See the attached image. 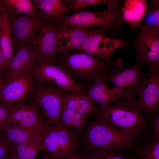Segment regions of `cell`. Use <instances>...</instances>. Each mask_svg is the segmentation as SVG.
<instances>
[{
    "label": "cell",
    "mask_w": 159,
    "mask_h": 159,
    "mask_svg": "<svg viewBox=\"0 0 159 159\" xmlns=\"http://www.w3.org/2000/svg\"><path fill=\"white\" fill-rule=\"evenodd\" d=\"M138 28L133 42L136 59L146 64L150 70H159V28L142 24Z\"/></svg>",
    "instance_id": "9"
},
{
    "label": "cell",
    "mask_w": 159,
    "mask_h": 159,
    "mask_svg": "<svg viewBox=\"0 0 159 159\" xmlns=\"http://www.w3.org/2000/svg\"><path fill=\"white\" fill-rule=\"evenodd\" d=\"M2 136L13 146L42 139V138L24 129L8 126Z\"/></svg>",
    "instance_id": "24"
},
{
    "label": "cell",
    "mask_w": 159,
    "mask_h": 159,
    "mask_svg": "<svg viewBox=\"0 0 159 159\" xmlns=\"http://www.w3.org/2000/svg\"><path fill=\"white\" fill-rule=\"evenodd\" d=\"M40 159H50V158L46 153H44Z\"/></svg>",
    "instance_id": "38"
},
{
    "label": "cell",
    "mask_w": 159,
    "mask_h": 159,
    "mask_svg": "<svg viewBox=\"0 0 159 159\" xmlns=\"http://www.w3.org/2000/svg\"><path fill=\"white\" fill-rule=\"evenodd\" d=\"M111 0H67V12L73 11L78 13L85 11L89 6L98 5H108Z\"/></svg>",
    "instance_id": "29"
},
{
    "label": "cell",
    "mask_w": 159,
    "mask_h": 159,
    "mask_svg": "<svg viewBox=\"0 0 159 159\" xmlns=\"http://www.w3.org/2000/svg\"><path fill=\"white\" fill-rule=\"evenodd\" d=\"M131 42H125L119 37L113 38L103 34L100 30L90 28L87 38L78 52L87 54L106 61L111 60L114 52L130 47Z\"/></svg>",
    "instance_id": "13"
},
{
    "label": "cell",
    "mask_w": 159,
    "mask_h": 159,
    "mask_svg": "<svg viewBox=\"0 0 159 159\" xmlns=\"http://www.w3.org/2000/svg\"><path fill=\"white\" fill-rule=\"evenodd\" d=\"M61 118L62 123L73 131L82 133L84 125L87 124V120L85 116L75 110L62 106Z\"/></svg>",
    "instance_id": "23"
},
{
    "label": "cell",
    "mask_w": 159,
    "mask_h": 159,
    "mask_svg": "<svg viewBox=\"0 0 159 159\" xmlns=\"http://www.w3.org/2000/svg\"><path fill=\"white\" fill-rule=\"evenodd\" d=\"M30 71L37 82L49 83L79 95H86V90L53 62L37 59L35 65Z\"/></svg>",
    "instance_id": "11"
},
{
    "label": "cell",
    "mask_w": 159,
    "mask_h": 159,
    "mask_svg": "<svg viewBox=\"0 0 159 159\" xmlns=\"http://www.w3.org/2000/svg\"><path fill=\"white\" fill-rule=\"evenodd\" d=\"M68 92L59 87L34 81L29 100L36 104L50 125L57 126L62 123L61 118L62 99Z\"/></svg>",
    "instance_id": "7"
},
{
    "label": "cell",
    "mask_w": 159,
    "mask_h": 159,
    "mask_svg": "<svg viewBox=\"0 0 159 159\" xmlns=\"http://www.w3.org/2000/svg\"><path fill=\"white\" fill-rule=\"evenodd\" d=\"M7 67L0 46V72L6 70Z\"/></svg>",
    "instance_id": "35"
},
{
    "label": "cell",
    "mask_w": 159,
    "mask_h": 159,
    "mask_svg": "<svg viewBox=\"0 0 159 159\" xmlns=\"http://www.w3.org/2000/svg\"><path fill=\"white\" fill-rule=\"evenodd\" d=\"M5 8V7L3 9L0 10V17H1L2 16L3 12Z\"/></svg>",
    "instance_id": "40"
},
{
    "label": "cell",
    "mask_w": 159,
    "mask_h": 159,
    "mask_svg": "<svg viewBox=\"0 0 159 159\" xmlns=\"http://www.w3.org/2000/svg\"><path fill=\"white\" fill-rule=\"evenodd\" d=\"M86 95L99 105L100 108L105 109L111 103L120 100L119 91L114 87L108 85L102 78L96 79L86 90Z\"/></svg>",
    "instance_id": "17"
},
{
    "label": "cell",
    "mask_w": 159,
    "mask_h": 159,
    "mask_svg": "<svg viewBox=\"0 0 159 159\" xmlns=\"http://www.w3.org/2000/svg\"><path fill=\"white\" fill-rule=\"evenodd\" d=\"M90 28L81 26L64 29L59 41L57 54L69 53L80 49L87 38Z\"/></svg>",
    "instance_id": "18"
},
{
    "label": "cell",
    "mask_w": 159,
    "mask_h": 159,
    "mask_svg": "<svg viewBox=\"0 0 159 159\" xmlns=\"http://www.w3.org/2000/svg\"><path fill=\"white\" fill-rule=\"evenodd\" d=\"M4 25L0 33V46L7 68L14 51L8 13L5 7L3 14Z\"/></svg>",
    "instance_id": "22"
},
{
    "label": "cell",
    "mask_w": 159,
    "mask_h": 159,
    "mask_svg": "<svg viewBox=\"0 0 159 159\" xmlns=\"http://www.w3.org/2000/svg\"><path fill=\"white\" fill-rule=\"evenodd\" d=\"M53 62L86 90L96 79L124 68L120 57L106 61L77 51L57 54Z\"/></svg>",
    "instance_id": "1"
},
{
    "label": "cell",
    "mask_w": 159,
    "mask_h": 159,
    "mask_svg": "<svg viewBox=\"0 0 159 159\" xmlns=\"http://www.w3.org/2000/svg\"><path fill=\"white\" fill-rule=\"evenodd\" d=\"M91 115L94 120L132 137L141 131L145 120L143 113L123 101H118L105 109L97 107Z\"/></svg>",
    "instance_id": "3"
},
{
    "label": "cell",
    "mask_w": 159,
    "mask_h": 159,
    "mask_svg": "<svg viewBox=\"0 0 159 159\" xmlns=\"http://www.w3.org/2000/svg\"><path fill=\"white\" fill-rule=\"evenodd\" d=\"M153 118L152 135L155 139L159 138V115H156Z\"/></svg>",
    "instance_id": "33"
},
{
    "label": "cell",
    "mask_w": 159,
    "mask_h": 159,
    "mask_svg": "<svg viewBox=\"0 0 159 159\" xmlns=\"http://www.w3.org/2000/svg\"><path fill=\"white\" fill-rule=\"evenodd\" d=\"M122 2L97 12L88 11L64 15L56 22L63 29L85 26L100 29L105 36L116 37L123 34L121 15Z\"/></svg>",
    "instance_id": "2"
},
{
    "label": "cell",
    "mask_w": 159,
    "mask_h": 159,
    "mask_svg": "<svg viewBox=\"0 0 159 159\" xmlns=\"http://www.w3.org/2000/svg\"><path fill=\"white\" fill-rule=\"evenodd\" d=\"M29 101L28 104L21 102L10 107L7 125L23 128L42 137L45 129L50 125L36 104Z\"/></svg>",
    "instance_id": "8"
},
{
    "label": "cell",
    "mask_w": 159,
    "mask_h": 159,
    "mask_svg": "<svg viewBox=\"0 0 159 159\" xmlns=\"http://www.w3.org/2000/svg\"><path fill=\"white\" fill-rule=\"evenodd\" d=\"M7 72L6 70L0 72V90L7 81Z\"/></svg>",
    "instance_id": "34"
},
{
    "label": "cell",
    "mask_w": 159,
    "mask_h": 159,
    "mask_svg": "<svg viewBox=\"0 0 159 159\" xmlns=\"http://www.w3.org/2000/svg\"><path fill=\"white\" fill-rule=\"evenodd\" d=\"M148 0H125L121 9L122 21L130 25L132 30L140 25L145 16Z\"/></svg>",
    "instance_id": "19"
},
{
    "label": "cell",
    "mask_w": 159,
    "mask_h": 159,
    "mask_svg": "<svg viewBox=\"0 0 159 159\" xmlns=\"http://www.w3.org/2000/svg\"><path fill=\"white\" fill-rule=\"evenodd\" d=\"M147 8L142 24L159 28V0H148Z\"/></svg>",
    "instance_id": "28"
},
{
    "label": "cell",
    "mask_w": 159,
    "mask_h": 159,
    "mask_svg": "<svg viewBox=\"0 0 159 159\" xmlns=\"http://www.w3.org/2000/svg\"><path fill=\"white\" fill-rule=\"evenodd\" d=\"M67 4L65 0H42L38 11L43 13L51 21L57 22L67 12Z\"/></svg>",
    "instance_id": "21"
},
{
    "label": "cell",
    "mask_w": 159,
    "mask_h": 159,
    "mask_svg": "<svg viewBox=\"0 0 159 159\" xmlns=\"http://www.w3.org/2000/svg\"><path fill=\"white\" fill-rule=\"evenodd\" d=\"M4 23V19L3 16H2V17H0V33L3 27Z\"/></svg>",
    "instance_id": "37"
},
{
    "label": "cell",
    "mask_w": 159,
    "mask_h": 159,
    "mask_svg": "<svg viewBox=\"0 0 159 159\" xmlns=\"http://www.w3.org/2000/svg\"><path fill=\"white\" fill-rule=\"evenodd\" d=\"M5 8V6L0 0V10L4 9Z\"/></svg>",
    "instance_id": "39"
},
{
    "label": "cell",
    "mask_w": 159,
    "mask_h": 159,
    "mask_svg": "<svg viewBox=\"0 0 159 159\" xmlns=\"http://www.w3.org/2000/svg\"><path fill=\"white\" fill-rule=\"evenodd\" d=\"M64 30L56 22L50 21L41 32L31 38L26 44L35 54L37 59L53 62L57 54L59 40Z\"/></svg>",
    "instance_id": "10"
},
{
    "label": "cell",
    "mask_w": 159,
    "mask_h": 159,
    "mask_svg": "<svg viewBox=\"0 0 159 159\" xmlns=\"http://www.w3.org/2000/svg\"><path fill=\"white\" fill-rule=\"evenodd\" d=\"M36 59L35 54L26 44L18 45L6 70L7 78L30 71L35 65Z\"/></svg>",
    "instance_id": "16"
},
{
    "label": "cell",
    "mask_w": 159,
    "mask_h": 159,
    "mask_svg": "<svg viewBox=\"0 0 159 159\" xmlns=\"http://www.w3.org/2000/svg\"><path fill=\"white\" fill-rule=\"evenodd\" d=\"M138 159H159V138L155 139L138 152Z\"/></svg>",
    "instance_id": "30"
},
{
    "label": "cell",
    "mask_w": 159,
    "mask_h": 159,
    "mask_svg": "<svg viewBox=\"0 0 159 159\" xmlns=\"http://www.w3.org/2000/svg\"><path fill=\"white\" fill-rule=\"evenodd\" d=\"M147 80L138 100L130 104L137 111L154 117L159 111V70H148Z\"/></svg>",
    "instance_id": "15"
},
{
    "label": "cell",
    "mask_w": 159,
    "mask_h": 159,
    "mask_svg": "<svg viewBox=\"0 0 159 159\" xmlns=\"http://www.w3.org/2000/svg\"><path fill=\"white\" fill-rule=\"evenodd\" d=\"M9 159H18L14 155L13 156Z\"/></svg>",
    "instance_id": "41"
},
{
    "label": "cell",
    "mask_w": 159,
    "mask_h": 159,
    "mask_svg": "<svg viewBox=\"0 0 159 159\" xmlns=\"http://www.w3.org/2000/svg\"><path fill=\"white\" fill-rule=\"evenodd\" d=\"M12 40L17 46L26 44L32 37L41 32L50 21L38 11L30 15L8 14Z\"/></svg>",
    "instance_id": "12"
},
{
    "label": "cell",
    "mask_w": 159,
    "mask_h": 159,
    "mask_svg": "<svg viewBox=\"0 0 159 159\" xmlns=\"http://www.w3.org/2000/svg\"><path fill=\"white\" fill-rule=\"evenodd\" d=\"M62 105L85 116L91 115L97 107L95 102L87 95H80L73 92H68L64 94Z\"/></svg>",
    "instance_id": "20"
},
{
    "label": "cell",
    "mask_w": 159,
    "mask_h": 159,
    "mask_svg": "<svg viewBox=\"0 0 159 159\" xmlns=\"http://www.w3.org/2000/svg\"><path fill=\"white\" fill-rule=\"evenodd\" d=\"M34 80L30 71L7 78L0 90V103L12 106L28 100Z\"/></svg>",
    "instance_id": "14"
},
{
    "label": "cell",
    "mask_w": 159,
    "mask_h": 159,
    "mask_svg": "<svg viewBox=\"0 0 159 159\" xmlns=\"http://www.w3.org/2000/svg\"><path fill=\"white\" fill-rule=\"evenodd\" d=\"M1 1L10 15H30L36 12L31 0Z\"/></svg>",
    "instance_id": "25"
},
{
    "label": "cell",
    "mask_w": 159,
    "mask_h": 159,
    "mask_svg": "<svg viewBox=\"0 0 159 159\" xmlns=\"http://www.w3.org/2000/svg\"><path fill=\"white\" fill-rule=\"evenodd\" d=\"M42 139L13 146L15 155L18 159H36L40 151Z\"/></svg>",
    "instance_id": "26"
},
{
    "label": "cell",
    "mask_w": 159,
    "mask_h": 159,
    "mask_svg": "<svg viewBox=\"0 0 159 159\" xmlns=\"http://www.w3.org/2000/svg\"><path fill=\"white\" fill-rule=\"evenodd\" d=\"M82 154L80 153L74 156L62 159H82Z\"/></svg>",
    "instance_id": "36"
},
{
    "label": "cell",
    "mask_w": 159,
    "mask_h": 159,
    "mask_svg": "<svg viewBox=\"0 0 159 159\" xmlns=\"http://www.w3.org/2000/svg\"><path fill=\"white\" fill-rule=\"evenodd\" d=\"M80 153L82 159H138L135 156L118 155L112 151L102 149L84 150Z\"/></svg>",
    "instance_id": "27"
},
{
    "label": "cell",
    "mask_w": 159,
    "mask_h": 159,
    "mask_svg": "<svg viewBox=\"0 0 159 159\" xmlns=\"http://www.w3.org/2000/svg\"><path fill=\"white\" fill-rule=\"evenodd\" d=\"M80 140L78 135L63 123L50 125L43 133L40 151L50 159H62L76 155Z\"/></svg>",
    "instance_id": "5"
},
{
    "label": "cell",
    "mask_w": 159,
    "mask_h": 159,
    "mask_svg": "<svg viewBox=\"0 0 159 159\" xmlns=\"http://www.w3.org/2000/svg\"><path fill=\"white\" fill-rule=\"evenodd\" d=\"M15 154L13 146L0 135V159H9Z\"/></svg>",
    "instance_id": "31"
},
{
    "label": "cell",
    "mask_w": 159,
    "mask_h": 159,
    "mask_svg": "<svg viewBox=\"0 0 159 159\" xmlns=\"http://www.w3.org/2000/svg\"><path fill=\"white\" fill-rule=\"evenodd\" d=\"M10 106L6 104L0 103V135L2 136L7 127V119Z\"/></svg>",
    "instance_id": "32"
},
{
    "label": "cell",
    "mask_w": 159,
    "mask_h": 159,
    "mask_svg": "<svg viewBox=\"0 0 159 159\" xmlns=\"http://www.w3.org/2000/svg\"><path fill=\"white\" fill-rule=\"evenodd\" d=\"M144 64L138 62L129 67L114 70L102 78L113 84L120 94V100L131 104L139 97L147 80L146 73L142 71Z\"/></svg>",
    "instance_id": "6"
},
{
    "label": "cell",
    "mask_w": 159,
    "mask_h": 159,
    "mask_svg": "<svg viewBox=\"0 0 159 159\" xmlns=\"http://www.w3.org/2000/svg\"><path fill=\"white\" fill-rule=\"evenodd\" d=\"M80 140L84 150L99 149L116 153L131 143L133 137L95 120L87 122Z\"/></svg>",
    "instance_id": "4"
}]
</instances>
